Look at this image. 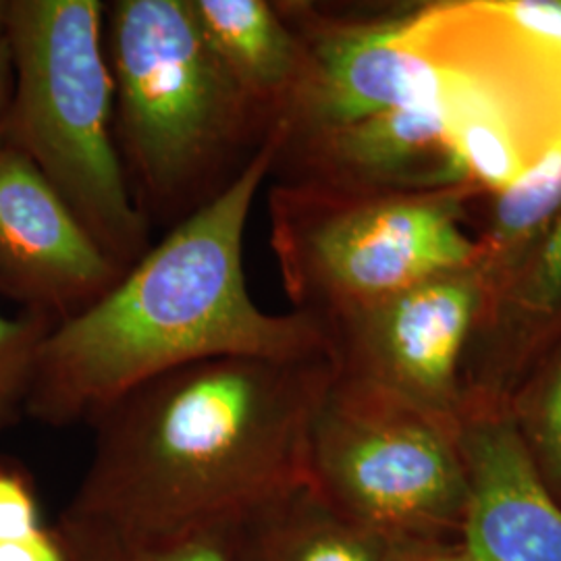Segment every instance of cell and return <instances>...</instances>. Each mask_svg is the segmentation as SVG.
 <instances>
[{
    "label": "cell",
    "instance_id": "cell-24",
    "mask_svg": "<svg viewBox=\"0 0 561 561\" xmlns=\"http://www.w3.org/2000/svg\"><path fill=\"white\" fill-rule=\"evenodd\" d=\"M9 11H11V0H0V42L7 41Z\"/></svg>",
    "mask_w": 561,
    "mask_h": 561
},
{
    "label": "cell",
    "instance_id": "cell-8",
    "mask_svg": "<svg viewBox=\"0 0 561 561\" xmlns=\"http://www.w3.org/2000/svg\"><path fill=\"white\" fill-rule=\"evenodd\" d=\"M489 294L491 283L477 262L324 322L335 366L422 408L460 416L466 401L461 360Z\"/></svg>",
    "mask_w": 561,
    "mask_h": 561
},
{
    "label": "cell",
    "instance_id": "cell-2",
    "mask_svg": "<svg viewBox=\"0 0 561 561\" xmlns=\"http://www.w3.org/2000/svg\"><path fill=\"white\" fill-rule=\"evenodd\" d=\"M279 141L277 123L221 196L169 229L92 306L53 327L42 343L30 419L55 428L92 424L134 387L202 360L333 358L321 319L262 310L245 280L243 238Z\"/></svg>",
    "mask_w": 561,
    "mask_h": 561
},
{
    "label": "cell",
    "instance_id": "cell-5",
    "mask_svg": "<svg viewBox=\"0 0 561 561\" xmlns=\"http://www.w3.org/2000/svg\"><path fill=\"white\" fill-rule=\"evenodd\" d=\"M466 192H370L275 181L266 206L287 298L298 312L331 322L477 264V240L461 227Z\"/></svg>",
    "mask_w": 561,
    "mask_h": 561
},
{
    "label": "cell",
    "instance_id": "cell-23",
    "mask_svg": "<svg viewBox=\"0 0 561 561\" xmlns=\"http://www.w3.org/2000/svg\"><path fill=\"white\" fill-rule=\"evenodd\" d=\"M13 85H15V69H13V55L9 41L0 42V146L4 144V129L9 119V108L13 101Z\"/></svg>",
    "mask_w": 561,
    "mask_h": 561
},
{
    "label": "cell",
    "instance_id": "cell-15",
    "mask_svg": "<svg viewBox=\"0 0 561 561\" xmlns=\"http://www.w3.org/2000/svg\"><path fill=\"white\" fill-rule=\"evenodd\" d=\"M561 215V134L520 180L497 194L482 231L479 266L493 283L520 261Z\"/></svg>",
    "mask_w": 561,
    "mask_h": 561
},
{
    "label": "cell",
    "instance_id": "cell-18",
    "mask_svg": "<svg viewBox=\"0 0 561 561\" xmlns=\"http://www.w3.org/2000/svg\"><path fill=\"white\" fill-rule=\"evenodd\" d=\"M510 412L551 493L561 500V350Z\"/></svg>",
    "mask_w": 561,
    "mask_h": 561
},
{
    "label": "cell",
    "instance_id": "cell-17",
    "mask_svg": "<svg viewBox=\"0 0 561 561\" xmlns=\"http://www.w3.org/2000/svg\"><path fill=\"white\" fill-rule=\"evenodd\" d=\"M55 324L41 312L20 310L9 317L0 310V431L27 416L42 343Z\"/></svg>",
    "mask_w": 561,
    "mask_h": 561
},
{
    "label": "cell",
    "instance_id": "cell-22",
    "mask_svg": "<svg viewBox=\"0 0 561 561\" xmlns=\"http://www.w3.org/2000/svg\"><path fill=\"white\" fill-rule=\"evenodd\" d=\"M391 561H458V556L443 541L396 542Z\"/></svg>",
    "mask_w": 561,
    "mask_h": 561
},
{
    "label": "cell",
    "instance_id": "cell-20",
    "mask_svg": "<svg viewBox=\"0 0 561 561\" xmlns=\"http://www.w3.org/2000/svg\"><path fill=\"white\" fill-rule=\"evenodd\" d=\"M495 7L522 34L561 57V0H497Z\"/></svg>",
    "mask_w": 561,
    "mask_h": 561
},
{
    "label": "cell",
    "instance_id": "cell-7",
    "mask_svg": "<svg viewBox=\"0 0 561 561\" xmlns=\"http://www.w3.org/2000/svg\"><path fill=\"white\" fill-rule=\"evenodd\" d=\"M304 48L283 140L400 108L442 104L439 65L412 34V9L347 15L310 2H277Z\"/></svg>",
    "mask_w": 561,
    "mask_h": 561
},
{
    "label": "cell",
    "instance_id": "cell-13",
    "mask_svg": "<svg viewBox=\"0 0 561 561\" xmlns=\"http://www.w3.org/2000/svg\"><path fill=\"white\" fill-rule=\"evenodd\" d=\"M202 34L241 92L279 123L301 67L300 38L268 0H192Z\"/></svg>",
    "mask_w": 561,
    "mask_h": 561
},
{
    "label": "cell",
    "instance_id": "cell-21",
    "mask_svg": "<svg viewBox=\"0 0 561 561\" xmlns=\"http://www.w3.org/2000/svg\"><path fill=\"white\" fill-rule=\"evenodd\" d=\"M0 561H73L57 526H41L34 533L2 539Z\"/></svg>",
    "mask_w": 561,
    "mask_h": 561
},
{
    "label": "cell",
    "instance_id": "cell-6",
    "mask_svg": "<svg viewBox=\"0 0 561 561\" xmlns=\"http://www.w3.org/2000/svg\"><path fill=\"white\" fill-rule=\"evenodd\" d=\"M310 477L324 502L391 542L460 533L468 477L460 416L335 373L310 437Z\"/></svg>",
    "mask_w": 561,
    "mask_h": 561
},
{
    "label": "cell",
    "instance_id": "cell-16",
    "mask_svg": "<svg viewBox=\"0 0 561 561\" xmlns=\"http://www.w3.org/2000/svg\"><path fill=\"white\" fill-rule=\"evenodd\" d=\"M243 522H227L167 541H121L60 520L73 561H241Z\"/></svg>",
    "mask_w": 561,
    "mask_h": 561
},
{
    "label": "cell",
    "instance_id": "cell-3",
    "mask_svg": "<svg viewBox=\"0 0 561 561\" xmlns=\"http://www.w3.org/2000/svg\"><path fill=\"white\" fill-rule=\"evenodd\" d=\"M104 46L127 185L167 233L240 178L277 121L229 78L192 0L106 2Z\"/></svg>",
    "mask_w": 561,
    "mask_h": 561
},
{
    "label": "cell",
    "instance_id": "cell-11",
    "mask_svg": "<svg viewBox=\"0 0 561 561\" xmlns=\"http://www.w3.org/2000/svg\"><path fill=\"white\" fill-rule=\"evenodd\" d=\"M271 178L337 190H468L442 104L389 111L296 140H283Z\"/></svg>",
    "mask_w": 561,
    "mask_h": 561
},
{
    "label": "cell",
    "instance_id": "cell-14",
    "mask_svg": "<svg viewBox=\"0 0 561 561\" xmlns=\"http://www.w3.org/2000/svg\"><path fill=\"white\" fill-rule=\"evenodd\" d=\"M393 547L304 486L243 522L241 561H391Z\"/></svg>",
    "mask_w": 561,
    "mask_h": 561
},
{
    "label": "cell",
    "instance_id": "cell-19",
    "mask_svg": "<svg viewBox=\"0 0 561 561\" xmlns=\"http://www.w3.org/2000/svg\"><path fill=\"white\" fill-rule=\"evenodd\" d=\"M44 526L32 477L18 461L0 460V541Z\"/></svg>",
    "mask_w": 561,
    "mask_h": 561
},
{
    "label": "cell",
    "instance_id": "cell-10",
    "mask_svg": "<svg viewBox=\"0 0 561 561\" xmlns=\"http://www.w3.org/2000/svg\"><path fill=\"white\" fill-rule=\"evenodd\" d=\"M460 447L468 502L458 561H561V503L542 479L510 401L466 398Z\"/></svg>",
    "mask_w": 561,
    "mask_h": 561
},
{
    "label": "cell",
    "instance_id": "cell-1",
    "mask_svg": "<svg viewBox=\"0 0 561 561\" xmlns=\"http://www.w3.org/2000/svg\"><path fill=\"white\" fill-rule=\"evenodd\" d=\"M335 373L333 358L229 356L141 382L92 422L90 466L60 520L167 541L312 486V426Z\"/></svg>",
    "mask_w": 561,
    "mask_h": 561
},
{
    "label": "cell",
    "instance_id": "cell-12",
    "mask_svg": "<svg viewBox=\"0 0 561 561\" xmlns=\"http://www.w3.org/2000/svg\"><path fill=\"white\" fill-rule=\"evenodd\" d=\"M561 333V215L535 245L493 283L477 335L486 345V373L468 396L505 400L530 358ZM474 335V337H477Z\"/></svg>",
    "mask_w": 561,
    "mask_h": 561
},
{
    "label": "cell",
    "instance_id": "cell-4",
    "mask_svg": "<svg viewBox=\"0 0 561 561\" xmlns=\"http://www.w3.org/2000/svg\"><path fill=\"white\" fill-rule=\"evenodd\" d=\"M101 0H11L15 85L4 144L53 183L123 268L140 261L150 225L131 198L115 141V83Z\"/></svg>",
    "mask_w": 561,
    "mask_h": 561
},
{
    "label": "cell",
    "instance_id": "cell-9",
    "mask_svg": "<svg viewBox=\"0 0 561 561\" xmlns=\"http://www.w3.org/2000/svg\"><path fill=\"white\" fill-rule=\"evenodd\" d=\"M125 273L23 152L0 146V296L57 324Z\"/></svg>",
    "mask_w": 561,
    "mask_h": 561
}]
</instances>
